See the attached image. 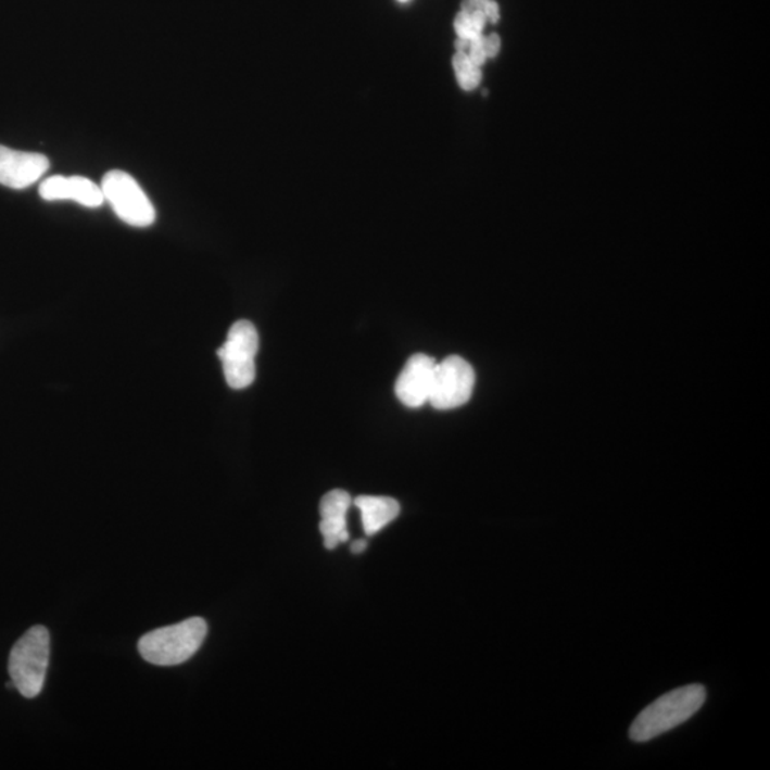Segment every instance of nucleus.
Listing matches in <instances>:
<instances>
[{
  "instance_id": "nucleus-2",
  "label": "nucleus",
  "mask_w": 770,
  "mask_h": 770,
  "mask_svg": "<svg viewBox=\"0 0 770 770\" xmlns=\"http://www.w3.org/2000/svg\"><path fill=\"white\" fill-rule=\"evenodd\" d=\"M206 636V621L199 617L189 618L146 633L139 641V654L146 662L157 667H176L193 658Z\"/></svg>"
},
{
  "instance_id": "nucleus-3",
  "label": "nucleus",
  "mask_w": 770,
  "mask_h": 770,
  "mask_svg": "<svg viewBox=\"0 0 770 770\" xmlns=\"http://www.w3.org/2000/svg\"><path fill=\"white\" fill-rule=\"evenodd\" d=\"M50 659V635L36 626L13 645L9 655V676L25 698H36L43 691Z\"/></svg>"
},
{
  "instance_id": "nucleus-13",
  "label": "nucleus",
  "mask_w": 770,
  "mask_h": 770,
  "mask_svg": "<svg viewBox=\"0 0 770 770\" xmlns=\"http://www.w3.org/2000/svg\"><path fill=\"white\" fill-rule=\"evenodd\" d=\"M468 58L469 61L472 62V65H476L478 67L484 65L487 54L484 49V38H482V35L474 36V38L469 40Z\"/></svg>"
},
{
  "instance_id": "nucleus-12",
  "label": "nucleus",
  "mask_w": 770,
  "mask_h": 770,
  "mask_svg": "<svg viewBox=\"0 0 770 770\" xmlns=\"http://www.w3.org/2000/svg\"><path fill=\"white\" fill-rule=\"evenodd\" d=\"M453 62L457 79L463 89L472 90L481 84L480 67L472 65L467 53L458 52L455 54Z\"/></svg>"
},
{
  "instance_id": "nucleus-10",
  "label": "nucleus",
  "mask_w": 770,
  "mask_h": 770,
  "mask_svg": "<svg viewBox=\"0 0 770 770\" xmlns=\"http://www.w3.org/2000/svg\"><path fill=\"white\" fill-rule=\"evenodd\" d=\"M351 503L353 501L344 490H332L323 496L320 531L325 537L327 550H334L337 545L349 540L348 512Z\"/></svg>"
},
{
  "instance_id": "nucleus-16",
  "label": "nucleus",
  "mask_w": 770,
  "mask_h": 770,
  "mask_svg": "<svg viewBox=\"0 0 770 770\" xmlns=\"http://www.w3.org/2000/svg\"><path fill=\"white\" fill-rule=\"evenodd\" d=\"M482 12H484L487 21L491 22V24H496L500 21V8L494 0H487Z\"/></svg>"
},
{
  "instance_id": "nucleus-9",
  "label": "nucleus",
  "mask_w": 770,
  "mask_h": 770,
  "mask_svg": "<svg viewBox=\"0 0 770 770\" xmlns=\"http://www.w3.org/2000/svg\"><path fill=\"white\" fill-rule=\"evenodd\" d=\"M39 194L47 202L72 200L89 209L100 207L104 203L102 187L81 176L48 177L40 185Z\"/></svg>"
},
{
  "instance_id": "nucleus-6",
  "label": "nucleus",
  "mask_w": 770,
  "mask_h": 770,
  "mask_svg": "<svg viewBox=\"0 0 770 770\" xmlns=\"http://www.w3.org/2000/svg\"><path fill=\"white\" fill-rule=\"evenodd\" d=\"M474 387L476 371L471 364L458 355H450L437 363L428 403L437 409L462 407L471 399Z\"/></svg>"
},
{
  "instance_id": "nucleus-18",
  "label": "nucleus",
  "mask_w": 770,
  "mask_h": 770,
  "mask_svg": "<svg viewBox=\"0 0 770 770\" xmlns=\"http://www.w3.org/2000/svg\"><path fill=\"white\" fill-rule=\"evenodd\" d=\"M367 548V542L364 540H358L353 542V545H351V553L354 554H362L364 551Z\"/></svg>"
},
{
  "instance_id": "nucleus-17",
  "label": "nucleus",
  "mask_w": 770,
  "mask_h": 770,
  "mask_svg": "<svg viewBox=\"0 0 770 770\" xmlns=\"http://www.w3.org/2000/svg\"><path fill=\"white\" fill-rule=\"evenodd\" d=\"M469 20H471V25L474 31H476L477 35H481L482 29H484V25L487 22V17L484 15V12L482 11H474L471 15H469Z\"/></svg>"
},
{
  "instance_id": "nucleus-7",
  "label": "nucleus",
  "mask_w": 770,
  "mask_h": 770,
  "mask_svg": "<svg viewBox=\"0 0 770 770\" xmlns=\"http://www.w3.org/2000/svg\"><path fill=\"white\" fill-rule=\"evenodd\" d=\"M436 366V358L427 354H414L405 363L395 381V395L405 407L418 408L428 403Z\"/></svg>"
},
{
  "instance_id": "nucleus-20",
  "label": "nucleus",
  "mask_w": 770,
  "mask_h": 770,
  "mask_svg": "<svg viewBox=\"0 0 770 770\" xmlns=\"http://www.w3.org/2000/svg\"><path fill=\"white\" fill-rule=\"evenodd\" d=\"M400 2H407V0H400Z\"/></svg>"
},
{
  "instance_id": "nucleus-5",
  "label": "nucleus",
  "mask_w": 770,
  "mask_h": 770,
  "mask_svg": "<svg viewBox=\"0 0 770 770\" xmlns=\"http://www.w3.org/2000/svg\"><path fill=\"white\" fill-rule=\"evenodd\" d=\"M100 187H102L104 202L111 204L117 217L126 225L149 227L156 222V211L152 202L129 173L109 172L104 175Z\"/></svg>"
},
{
  "instance_id": "nucleus-4",
  "label": "nucleus",
  "mask_w": 770,
  "mask_h": 770,
  "mask_svg": "<svg viewBox=\"0 0 770 770\" xmlns=\"http://www.w3.org/2000/svg\"><path fill=\"white\" fill-rule=\"evenodd\" d=\"M258 332L253 323L240 320L231 326L226 343L217 350L227 384L233 390H244L256 378Z\"/></svg>"
},
{
  "instance_id": "nucleus-8",
  "label": "nucleus",
  "mask_w": 770,
  "mask_h": 770,
  "mask_svg": "<svg viewBox=\"0 0 770 770\" xmlns=\"http://www.w3.org/2000/svg\"><path fill=\"white\" fill-rule=\"evenodd\" d=\"M50 162L40 153L21 152L0 144V185L26 189L49 171Z\"/></svg>"
},
{
  "instance_id": "nucleus-19",
  "label": "nucleus",
  "mask_w": 770,
  "mask_h": 770,
  "mask_svg": "<svg viewBox=\"0 0 770 770\" xmlns=\"http://www.w3.org/2000/svg\"><path fill=\"white\" fill-rule=\"evenodd\" d=\"M455 48H457L458 52L466 53V50L469 48V40L459 38L457 42H455Z\"/></svg>"
},
{
  "instance_id": "nucleus-11",
  "label": "nucleus",
  "mask_w": 770,
  "mask_h": 770,
  "mask_svg": "<svg viewBox=\"0 0 770 770\" xmlns=\"http://www.w3.org/2000/svg\"><path fill=\"white\" fill-rule=\"evenodd\" d=\"M362 514L364 531L368 537L377 534L400 515V504L390 496L363 495L354 501Z\"/></svg>"
},
{
  "instance_id": "nucleus-15",
  "label": "nucleus",
  "mask_w": 770,
  "mask_h": 770,
  "mask_svg": "<svg viewBox=\"0 0 770 770\" xmlns=\"http://www.w3.org/2000/svg\"><path fill=\"white\" fill-rule=\"evenodd\" d=\"M500 48L501 39L498 35H490L489 38H484L487 58H495L500 52Z\"/></svg>"
},
{
  "instance_id": "nucleus-14",
  "label": "nucleus",
  "mask_w": 770,
  "mask_h": 770,
  "mask_svg": "<svg viewBox=\"0 0 770 770\" xmlns=\"http://www.w3.org/2000/svg\"><path fill=\"white\" fill-rule=\"evenodd\" d=\"M455 30H457L459 38L463 39L471 40L474 36H477L476 31L472 29L468 13L462 12L455 17Z\"/></svg>"
},
{
  "instance_id": "nucleus-1",
  "label": "nucleus",
  "mask_w": 770,
  "mask_h": 770,
  "mask_svg": "<svg viewBox=\"0 0 770 770\" xmlns=\"http://www.w3.org/2000/svg\"><path fill=\"white\" fill-rule=\"evenodd\" d=\"M706 690L702 685H687L668 692L646 706L631 727L630 736L635 742L655 740L679 724L690 721L704 706Z\"/></svg>"
}]
</instances>
